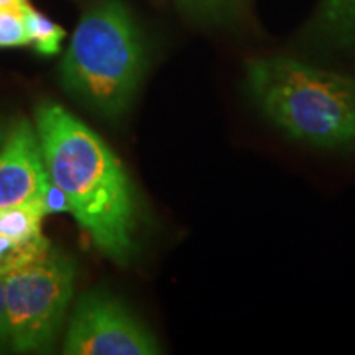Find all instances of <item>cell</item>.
I'll list each match as a JSON object with an SVG mask.
<instances>
[{"label":"cell","instance_id":"obj_1","mask_svg":"<svg viewBox=\"0 0 355 355\" xmlns=\"http://www.w3.org/2000/svg\"><path fill=\"white\" fill-rule=\"evenodd\" d=\"M35 128L51 183L64 194L71 214L102 254L127 263L135 248L137 204L121 159L58 104L40 105Z\"/></svg>","mask_w":355,"mask_h":355},{"label":"cell","instance_id":"obj_2","mask_svg":"<svg viewBox=\"0 0 355 355\" xmlns=\"http://www.w3.org/2000/svg\"><path fill=\"white\" fill-rule=\"evenodd\" d=\"M247 89L266 121L290 139L355 150L354 78L273 56L248 63Z\"/></svg>","mask_w":355,"mask_h":355},{"label":"cell","instance_id":"obj_3","mask_svg":"<svg viewBox=\"0 0 355 355\" xmlns=\"http://www.w3.org/2000/svg\"><path fill=\"white\" fill-rule=\"evenodd\" d=\"M145 73V48L121 0H102L81 17L61 63L71 96L107 119L128 110Z\"/></svg>","mask_w":355,"mask_h":355},{"label":"cell","instance_id":"obj_4","mask_svg":"<svg viewBox=\"0 0 355 355\" xmlns=\"http://www.w3.org/2000/svg\"><path fill=\"white\" fill-rule=\"evenodd\" d=\"M74 288V265L51 248L42 259L6 275L7 345L42 352L55 344Z\"/></svg>","mask_w":355,"mask_h":355},{"label":"cell","instance_id":"obj_5","mask_svg":"<svg viewBox=\"0 0 355 355\" xmlns=\"http://www.w3.org/2000/svg\"><path fill=\"white\" fill-rule=\"evenodd\" d=\"M152 332L121 301L86 293L74 306L63 344L66 355H155Z\"/></svg>","mask_w":355,"mask_h":355},{"label":"cell","instance_id":"obj_6","mask_svg":"<svg viewBox=\"0 0 355 355\" xmlns=\"http://www.w3.org/2000/svg\"><path fill=\"white\" fill-rule=\"evenodd\" d=\"M50 184L37 128L21 121L0 145V207L43 199Z\"/></svg>","mask_w":355,"mask_h":355},{"label":"cell","instance_id":"obj_7","mask_svg":"<svg viewBox=\"0 0 355 355\" xmlns=\"http://www.w3.org/2000/svg\"><path fill=\"white\" fill-rule=\"evenodd\" d=\"M313 35L331 48H355V0H324Z\"/></svg>","mask_w":355,"mask_h":355},{"label":"cell","instance_id":"obj_8","mask_svg":"<svg viewBox=\"0 0 355 355\" xmlns=\"http://www.w3.org/2000/svg\"><path fill=\"white\" fill-rule=\"evenodd\" d=\"M46 214L43 199L0 207V239H30L42 235Z\"/></svg>","mask_w":355,"mask_h":355},{"label":"cell","instance_id":"obj_9","mask_svg":"<svg viewBox=\"0 0 355 355\" xmlns=\"http://www.w3.org/2000/svg\"><path fill=\"white\" fill-rule=\"evenodd\" d=\"M51 250V242L44 235L30 239H0V273L13 270L42 259Z\"/></svg>","mask_w":355,"mask_h":355},{"label":"cell","instance_id":"obj_10","mask_svg":"<svg viewBox=\"0 0 355 355\" xmlns=\"http://www.w3.org/2000/svg\"><path fill=\"white\" fill-rule=\"evenodd\" d=\"M21 17H24V24L28 33L30 44H33L35 50L40 55L53 56L60 51L61 43L66 37V32L60 25L43 15L42 12L35 10L30 6V2L21 8Z\"/></svg>","mask_w":355,"mask_h":355},{"label":"cell","instance_id":"obj_11","mask_svg":"<svg viewBox=\"0 0 355 355\" xmlns=\"http://www.w3.org/2000/svg\"><path fill=\"white\" fill-rule=\"evenodd\" d=\"M30 44L21 10L0 7V48H15Z\"/></svg>","mask_w":355,"mask_h":355},{"label":"cell","instance_id":"obj_12","mask_svg":"<svg viewBox=\"0 0 355 355\" xmlns=\"http://www.w3.org/2000/svg\"><path fill=\"white\" fill-rule=\"evenodd\" d=\"M43 201H44V207H46L48 214H50V212H69V206H68V201H66L64 194L61 193V191L58 189L53 183L50 184V188H48L46 194H44Z\"/></svg>","mask_w":355,"mask_h":355},{"label":"cell","instance_id":"obj_13","mask_svg":"<svg viewBox=\"0 0 355 355\" xmlns=\"http://www.w3.org/2000/svg\"><path fill=\"white\" fill-rule=\"evenodd\" d=\"M7 345V318H6V275L0 273V347Z\"/></svg>","mask_w":355,"mask_h":355},{"label":"cell","instance_id":"obj_14","mask_svg":"<svg viewBox=\"0 0 355 355\" xmlns=\"http://www.w3.org/2000/svg\"><path fill=\"white\" fill-rule=\"evenodd\" d=\"M28 0H0V7H6V8H17V10H21Z\"/></svg>","mask_w":355,"mask_h":355},{"label":"cell","instance_id":"obj_15","mask_svg":"<svg viewBox=\"0 0 355 355\" xmlns=\"http://www.w3.org/2000/svg\"><path fill=\"white\" fill-rule=\"evenodd\" d=\"M3 139H6V132H2V130H0V145H2Z\"/></svg>","mask_w":355,"mask_h":355}]
</instances>
